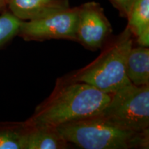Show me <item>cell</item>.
<instances>
[{
    "mask_svg": "<svg viewBox=\"0 0 149 149\" xmlns=\"http://www.w3.org/2000/svg\"><path fill=\"white\" fill-rule=\"evenodd\" d=\"M111 95L86 83L69 78L59 79L51 95L36 108L26 124L56 128L95 116L107 107Z\"/></svg>",
    "mask_w": 149,
    "mask_h": 149,
    "instance_id": "cell-1",
    "label": "cell"
},
{
    "mask_svg": "<svg viewBox=\"0 0 149 149\" xmlns=\"http://www.w3.org/2000/svg\"><path fill=\"white\" fill-rule=\"evenodd\" d=\"M69 144L84 149L148 148L149 129L134 132L99 114L56 127Z\"/></svg>",
    "mask_w": 149,
    "mask_h": 149,
    "instance_id": "cell-2",
    "label": "cell"
},
{
    "mask_svg": "<svg viewBox=\"0 0 149 149\" xmlns=\"http://www.w3.org/2000/svg\"><path fill=\"white\" fill-rule=\"evenodd\" d=\"M133 42V35L126 26L95 60L68 78L109 94L130 84L126 75V61Z\"/></svg>",
    "mask_w": 149,
    "mask_h": 149,
    "instance_id": "cell-3",
    "label": "cell"
},
{
    "mask_svg": "<svg viewBox=\"0 0 149 149\" xmlns=\"http://www.w3.org/2000/svg\"><path fill=\"white\" fill-rule=\"evenodd\" d=\"M117 125L134 132L149 129V85L130 84L113 93L100 113Z\"/></svg>",
    "mask_w": 149,
    "mask_h": 149,
    "instance_id": "cell-4",
    "label": "cell"
},
{
    "mask_svg": "<svg viewBox=\"0 0 149 149\" xmlns=\"http://www.w3.org/2000/svg\"><path fill=\"white\" fill-rule=\"evenodd\" d=\"M78 7L69 8L38 19L22 21L19 33L30 40L64 39L76 42Z\"/></svg>",
    "mask_w": 149,
    "mask_h": 149,
    "instance_id": "cell-5",
    "label": "cell"
},
{
    "mask_svg": "<svg viewBox=\"0 0 149 149\" xmlns=\"http://www.w3.org/2000/svg\"><path fill=\"white\" fill-rule=\"evenodd\" d=\"M112 31L111 24L100 3L89 1L78 7L76 42L89 49H100L107 42Z\"/></svg>",
    "mask_w": 149,
    "mask_h": 149,
    "instance_id": "cell-6",
    "label": "cell"
},
{
    "mask_svg": "<svg viewBox=\"0 0 149 149\" xmlns=\"http://www.w3.org/2000/svg\"><path fill=\"white\" fill-rule=\"evenodd\" d=\"M10 13L22 21L43 18L69 8V0H6Z\"/></svg>",
    "mask_w": 149,
    "mask_h": 149,
    "instance_id": "cell-7",
    "label": "cell"
},
{
    "mask_svg": "<svg viewBox=\"0 0 149 149\" xmlns=\"http://www.w3.org/2000/svg\"><path fill=\"white\" fill-rule=\"evenodd\" d=\"M24 124L23 149H65L69 146L55 127Z\"/></svg>",
    "mask_w": 149,
    "mask_h": 149,
    "instance_id": "cell-8",
    "label": "cell"
},
{
    "mask_svg": "<svg viewBox=\"0 0 149 149\" xmlns=\"http://www.w3.org/2000/svg\"><path fill=\"white\" fill-rule=\"evenodd\" d=\"M127 27L139 46H149V0H134L127 17Z\"/></svg>",
    "mask_w": 149,
    "mask_h": 149,
    "instance_id": "cell-9",
    "label": "cell"
},
{
    "mask_svg": "<svg viewBox=\"0 0 149 149\" xmlns=\"http://www.w3.org/2000/svg\"><path fill=\"white\" fill-rule=\"evenodd\" d=\"M126 75L132 84L149 85V49L139 46L132 47L126 61Z\"/></svg>",
    "mask_w": 149,
    "mask_h": 149,
    "instance_id": "cell-10",
    "label": "cell"
},
{
    "mask_svg": "<svg viewBox=\"0 0 149 149\" xmlns=\"http://www.w3.org/2000/svg\"><path fill=\"white\" fill-rule=\"evenodd\" d=\"M25 124L0 128V149H23Z\"/></svg>",
    "mask_w": 149,
    "mask_h": 149,
    "instance_id": "cell-11",
    "label": "cell"
},
{
    "mask_svg": "<svg viewBox=\"0 0 149 149\" xmlns=\"http://www.w3.org/2000/svg\"><path fill=\"white\" fill-rule=\"evenodd\" d=\"M21 23L22 20L11 13H4L0 15V46L18 34Z\"/></svg>",
    "mask_w": 149,
    "mask_h": 149,
    "instance_id": "cell-12",
    "label": "cell"
},
{
    "mask_svg": "<svg viewBox=\"0 0 149 149\" xmlns=\"http://www.w3.org/2000/svg\"><path fill=\"white\" fill-rule=\"evenodd\" d=\"M134 0H111L113 4L123 17H127L130 8Z\"/></svg>",
    "mask_w": 149,
    "mask_h": 149,
    "instance_id": "cell-13",
    "label": "cell"
},
{
    "mask_svg": "<svg viewBox=\"0 0 149 149\" xmlns=\"http://www.w3.org/2000/svg\"><path fill=\"white\" fill-rule=\"evenodd\" d=\"M6 3V0H0V8H3Z\"/></svg>",
    "mask_w": 149,
    "mask_h": 149,
    "instance_id": "cell-14",
    "label": "cell"
}]
</instances>
